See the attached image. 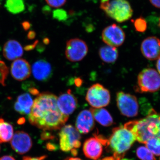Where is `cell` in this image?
I'll use <instances>...</instances> for the list:
<instances>
[{
	"label": "cell",
	"instance_id": "1",
	"mask_svg": "<svg viewBox=\"0 0 160 160\" xmlns=\"http://www.w3.org/2000/svg\"><path fill=\"white\" fill-rule=\"evenodd\" d=\"M57 99V97L51 92H44L38 95L33 101L28 116L30 124L44 131L61 129L69 116L60 111Z\"/></svg>",
	"mask_w": 160,
	"mask_h": 160
},
{
	"label": "cell",
	"instance_id": "2",
	"mask_svg": "<svg viewBox=\"0 0 160 160\" xmlns=\"http://www.w3.org/2000/svg\"><path fill=\"white\" fill-rule=\"evenodd\" d=\"M136 141L134 134L125 126H121L112 129L106 146L112 152L115 158L121 160Z\"/></svg>",
	"mask_w": 160,
	"mask_h": 160
},
{
	"label": "cell",
	"instance_id": "3",
	"mask_svg": "<svg viewBox=\"0 0 160 160\" xmlns=\"http://www.w3.org/2000/svg\"><path fill=\"white\" fill-rule=\"evenodd\" d=\"M100 8L108 16L118 22L128 21L133 13L130 4L126 0H112L102 2Z\"/></svg>",
	"mask_w": 160,
	"mask_h": 160
},
{
	"label": "cell",
	"instance_id": "4",
	"mask_svg": "<svg viewBox=\"0 0 160 160\" xmlns=\"http://www.w3.org/2000/svg\"><path fill=\"white\" fill-rule=\"evenodd\" d=\"M60 148L65 152H71L73 156L78 154L77 149L81 146L80 132L70 125L63 126L59 133Z\"/></svg>",
	"mask_w": 160,
	"mask_h": 160
},
{
	"label": "cell",
	"instance_id": "5",
	"mask_svg": "<svg viewBox=\"0 0 160 160\" xmlns=\"http://www.w3.org/2000/svg\"><path fill=\"white\" fill-rule=\"evenodd\" d=\"M160 89V75L155 69L146 68L138 77L136 91L141 93L154 92Z\"/></svg>",
	"mask_w": 160,
	"mask_h": 160
},
{
	"label": "cell",
	"instance_id": "6",
	"mask_svg": "<svg viewBox=\"0 0 160 160\" xmlns=\"http://www.w3.org/2000/svg\"><path fill=\"white\" fill-rule=\"evenodd\" d=\"M110 92L101 84L97 83L88 89L86 100L94 108H101L109 105L110 101Z\"/></svg>",
	"mask_w": 160,
	"mask_h": 160
},
{
	"label": "cell",
	"instance_id": "7",
	"mask_svg": "<svg viewBox=\"0 0 160 160\" xmlns=\"http://www.w3.org/2000/svg\"><path fill=\"white\" fill-rule=\"evenodd\" d=\"M116 101L118 108L123 115L132 118L138 114V102L135 96L119 92L117 93Z\"/></svg>",
	"mask_w": 160,
	"mask_h": 160
},
{
	"label": "cell",
	"instance_id": "8",
	"mask_svg": "<svg viewBox=\"0 0 160 160\" xmlns=\"http://www.w3.org/2000/svg\"><path fill=\"white\" fill-rule=\"evenodd\" d=\"M88 51L87 44L80 39H71L66 43V57L71 62H79L82 60Z\"/></svg>",
	"mask_w": 160,
	"mask_h": 160
},
{
	"label": "cell",
	"instance_id": "9",
	"mask_svg": "<svg viewBox=\"0 0 160 160\" xmlns=\"http://www.w3.org/2000/svg\"><path fill=\"white\" fill-rule=\"evenodd\" d=\"M125 37L126 35L123 29L115 24L107 26L102 32L103 42L112 47H119L122 45Z\"/></svg>",
	"mask_w": 160,
	"mask_h": 160
},
{
	"label": "cell",
	"instance_id": "10",
	"mask_svg": "<svg viewBox=\"0 0 160 160\" xmlns=\"http://www.w3.org/2000/svg\"><path fill=\"white\" fill-rule=\"evenodd\" d=\"M12 149L20 154H24L29 152L32 147L31 138L27 132L18 131L15 132L11 140Z\"/></svg>",
	"mask_w": 160,
	"mask_h": 160
},
{
	"label": "cell",
	"instance_id": "11",
	"mask_svg": "<svg viewBox=\"0 0 160 160\" xmlns=\"http://www.w3.org/2000/svg\"><path fill=\"white\" fill-rule=\"evenodd\" d=\"M141 50L144 57L150 61L160 57V39L156 37H149L143 40Z\"/></svg>",
	"mask_w": 160,
	"mask_h": 160
},
{
	"label": "cell",
	"instance_id": "12",
	"mask_svg": "<svg viewBox=\"0 0 160 160\" xmlns=\"http://www.w3.org/2000/svg\"><path fill=\"white\" fill-rule=\"evenodd\" d=\"M31 73V66L26 60L18 58L12 63L11 73L15 79L22 81L27 79Z\"/></svg>",
	"mask_w": 160,
	"mask_h": 160
},
{
	"label": "cell",
	"instance_id": "13",
	"mask_svg": "<svg viewBox=\"0 0 160 160\" xmlns=\"http://www.w3.org/2000/svg\"><path fill=\"white\" fill-rule=\"evenodd\" d=\"M57 105L61 112L66 115L72 114L78 106V100L69 90L58 97Z\"/></svg>",
	"mask_w": 160,
	"mask_h": 160
},
{
	"label": "cell",
	"instance_id": "14",
	"mask_svg": "<svg viewBox=\"0 0 160 160\" xmlns=\"http://www.w3.org/2000/svg\"><path fill=\"white\" fill-rule=\"evenodd\" d=\"M95 136V138H90L85 141L83 150L86 157L97 160L102 153L103 144L96 134Z\"/></svg>",
	"mask_w": 160,
	"mask_h": 160
},
{
	"label": "cell",
	"instance_id": "15",
	"mask_svg": "<svg viewBox=\"0 0 160 160\" xmlns=\"http://www.w3.org/2000/svg\"><path fill=\"white\" fill-rule=\"evenodd\" d=\"M76 129L80 133L86 134L94 126V118L90 110H83L78 116L76 121Z\"/></svg>",
	"mask_w": 160,
	"mask_h": 160
},
{
	"label": "cell",
	"instance_id": "16",
	"mask_svg": "<svg viewBox=\"0 0 160 160\" xmlns=\"http://www.w3.org/2000/svg\"><path fill=\"white\" fill-rule=\"evenodd\" d=\"M32 73L36 79L41 82H46L52 75L51 65L46 60H38L32 65Z\"/></svg>",
	"mask_w": 160,
	"mask_h": 160
},
{
	"label": "cell",
	"instance_id": "17",
	"mask_svg": "<svg viewBox=\"0 0 160 160\" xmlns=\"http://www.w3.org/2000/svg\"><path fill=\"white\" fill-rule=\"evenodd\" d=\"M4 57L9 61H13L21 57L23 54L22 45L18 41L10 40L7 41L3 47Z\"/></svg>",
	"mask_w": 160,
	"mask_h": 160
},
{
	"label": "cell",
	"instance_id": "18",
	"mask_svg": "<svg viewBox=\"0 0 160 160\" xmlns=\"http://www.w3.org/2000/svg\"><path fill=\"white\" fill-rule=\"evenodd\" d=\"M33 102L32 98L29 93H23L17 98L14 104L15 110L21 114H29Z\"/></svg>",
	"mask_w": 160,
	"mask_h": 160
},
{
	"label": "cell",
	"instance_id": "19",
	"mask_svg": "<svg viewBox=\"0 0 160 160\" xmlns=\"http://www.w3.org/2000/svg\"><path fill=\"white\" fill-rule=\"evenodd\" d=\"M90 110L94 119L102 126H109L113 124L112 118L106 109L103 108H92Z\"/></svg>",
	"mask_w": 160,
	"mask_h": 160
},
{
	"label": "cell",
	"instance_id": "20",
	"mask_svg": "<svg viewBox=\"0 0 160 160\" xmlns=\"http://www.w3.org/2000/svg\"><path fill=\"white\" fill-rule=\"evenodd\" d=\"M100 57L106 63H113L117 60L118 52L116 47L109 46L101 47L99 52Z\"/></svg>",
	"mask_w": 160,
	"mask_h": 160
},
{
	"label": "cell",
	"instance_id": "21",
	"mask_svg": "<svg viewBox=\"0 0 160 160\" xmlns=\"http://www.w3.org/2000/svg\"><path fill=\"white\" fill-rule=\"evenodd\" d=\"M13 135V127L10 123L0 118V143L11 141Z\"/></svg>",
	"mask_w": 160,
	"mask_h": 160
},
{
	"label": "cell",
	"instance_id": "22",
	"mask_svg": "<svg viewBox=\"0 0 160 160\" xmlns=\"http://www.w3.org/2000/svg\"><path fill=\"white\" fill-rule=\"evenodd\" d=\"M5 6L7 10L13 14L19 13L25 9L23 0H6Z\"/></svg>",
	"mask_w": 160,
	"mask_h": 160
},
{
	"label": "cell",
	"instance_id": "23",
	"mask_svg": "<svg viewBox=\"0 0 160 160\" xmlns=\"http://www.w3.org/2000/svg\"><path fill=\"white\" fill-rule=\"evenodd\" d=\"M146 148L152 154L157 156H160V138L157 137L150 138L145 143Z\"/></svg>",
	"mask_w": 160,
	"mask_h": 160
},
{
	"label": "cell",
	"instance_id": "24",
	"mask_svg": "<svg viewBox=\"0 0 160 160\" xmlns=\"http://www.w3.org/2000/svg\"><path fill=\"white\" fill-rule=\"evenodd\" d=\"M138 157L141 160H156L153 154L145 146H140L136 150Z\"/></svg>",
	"mask_w": 160,
	"mask_h": 160
},
{
	"label": "cell",
	"instance_id": "25",
	"mask_svg": "<svg viewBox=\"0 0 160 160\" xmlns=\"http://www.w3.org/2000/svg\"><path fill=\"white\" fill-rule=\"evenodd\" d=\"M9 74V69L3 61L0 60V84L6 86V80Z\"/></svg>",
	"mask_w": 160,
	"mask_h": 160
},
{
	"label": "cell",
	"instance_id": "26",
	"mask_svg": "<svg viewBox=\"0 0 160 160\" xmlns=\"http://www.w3.org/2000/svg\"><path fill=\"white\" fill-rule=\"evenodd\" d=\"M134 25L136 30L139 32H144L147 28L146 20L142 18H139L135 20Z\"/></svg>",
	"mask_w": 160,
	"mask_h": 160
},
{
	"label": "cell",
	"instance_id": "27",
	"mask_svg": "<svg viewBox=\"0 0 160 160\" xmlns=\"http://www.w3.org/2000/svg\"><path fill=\"white\" fill-rule=\"evenodd\" d=\"M53 18L59 21H65L67 18V13L63 9H58L53 12Z\"/></svg>",
	"mask_w": 160,
	"mask_h": 160
},
{
	"label": "cell",
	"instance_id": "28",
	"mask_svg": "<svg viewBox=\"0 0 160 160\" xmlns=\"http://www.w3.org/2000/svg\"><path fill=\"white\" fill-rule=\"evenodd\" d=\"M46 3L50 7L60 8L66 4V0H45Z\"/></svg>",
	"mask_w": 160,
	"mask_h": 160
},
{
	"label": "cell",
	"instance_id": "29",
	"mask_svg": "<svg viewBox=\"0 0 160 160\" xmlns=\"http://www.w3.org/2000/svg\"><path fill=\"white\" fill-rule=\"evenodd\" d=\"M41 138L42 139L46 140L48 139L53 138V136L49 132L45 131L41 134Z\"/></svg>",
	"mask_w": 160,
	"mask_h": 160
},
{
	"label": "cell",
	"instance_id": "30",
	"mask_svg": "<svg viewBox=\"0 0 160 160\" xmlns=\"http://www.w3.org/2000/svg\"><path fill=\"white\" fill-rule=\"evenodd\" d=\"M46 158V156L40 157L38 158H32L30 157H24L22 160H44Z\"/></svg>",
	"mask_w": 160,
	"mask_h": 160
},
{
	"label": "cell",
	"instance_id": "31",
	"mask_svg": "<svg viewBox=\"0 0 160 160\" xmlns=\"http://www.w3.org/2000/svg\"><path fill=\"white\" fill-rule=\"evenodd\" d=\"M149 1L154 7L160 9V0H149Z\"/></svg>",
	"mask_w": 160,
	"mask_h": 160
},
{
	"label": "cell",
	"instance_id": "32",
	"mask_svg": "<svg viewBox=\"0 0 160 160\" xmlns=\"http://www.w3.org/2000/svg\"><path fill=\"white\" fill-rule=\"evenodd\" d=\"M46 147H47V149H48V150H50V151L54 150V149H57L56 145H55L54 144H52V143H48V144H47Z\"/></svg>",
	"mask_w": 160,
	"mask_h": 160
},
{
	"label": "cell",
	"instance_id": "33",
	"mask_svg": "<svg viewBox=\"0 0 160 160\" xmlns=\"http://www.w3.org/2000/svg\"><path fill=\"white\" fill-rule=\"evenodd\" d=\"M0 160H16L14 158L11 156L6 155L0 158Z\"/></svg>",
	"mask_w": 160,
	"mask_h": 160
},
{
	"label": "cell",
	"instance_id": "34",
	"mask_svg": "<svg viewBox=\"0 0 160 160\" xmlns=\"http://www.w3.org/2000/svg\"><path fill=\"white\" fill-rule=\"evenodd\" d=\"M156 66L158 72L160 75V57L158 59L157 62Z\"/></svg>",
	"mask_w": 160,
	"mask_h": 160
},
{
	"label": "cell",
	"instance_id": "35",
	"mask_svg": "<svg viewBox=\"0 0 160 160\" xmlns=\"http://www.w3.org/2000/svg\"><path fill=\"white\" fill-rule=\"evenodd\" d=\"M102 160H119L115 158L114 157H106L102 159Z\"/></svg>",
	"mask_w": 160,
	"mask_h": 160
},
{
	"label": "cell",
	"instance_id": "36",
	"mask_svg": "<svg viewBox=\"0 0 160 160\" xmlns=\"http://www.w3.org/2000/svg\"><path fill=\"white\" fill-rule=\"evenodd\" d=\"M65 160H82L77 158H68Z\"/></svg>",
	"mask_w": 160,
	"mask_h": 160
},
{
	"label": "cell",
	"instance_id": "37",
	"mask_svg": "<svg viewBox=\"0 0 160 160\" xmlns=\"http://www.w3.org/2000/svg\"><path fill=\"white\" fill-rule=\"evenodd\" d=\"M109 1V0H101V2H108Z\"/></svg>",
	"mask_w": 160,
	"mask_h": 160
},
{
	"label": "cell",
	"instance_id": "38",
	"mask_svg": "<svg viewBox=\"0 0 160 160\" xmlns=\"http://www.w3.org/2000/svg\"><path fill=\"white\" fill-rule=\"evenodd\" d=\"M121 160H132L131 159H128V158H123Z\"/></svg>",
	"mask_w": 160,
	"mask_h": 160
},
{
	"label": "cell",
	"instance_id": "39",
	"mask_svg": "<svg viewBox=\"0 0 160 160\" xmlns=\"http://www.w3.org/2000/svg\"><path fill=\"white\" fill-rule=\"evenodd\" d=\"M159 26L160 28V18L159 19Z\"/></svg>",
	"mask_w": 160,
	"mask_h": 160
},
{
	"label": "cell",
	"instance_id": "40",
	"mask_svg": "<svg viewBox=\"0 0 160 160\" xmlns=\"http://www.w3.org/2000/svg\"><path fill=\"white\" fill-rule=\"evenodd\" d=\"M159 160H160V158H159Z\"/></svg>",
	"mask_w": 160,
	"mask_h": 160
}]
</instances>
